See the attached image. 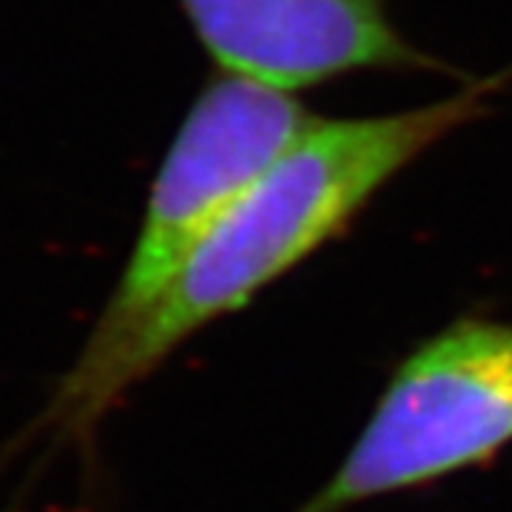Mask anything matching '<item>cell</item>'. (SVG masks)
Here are the masks:
<instances>
[{
	"instance_id": "cell-1",
	"label": "cell",
	"mask_w": 512,
	"mask_h": 512,
	"mask_svg": "<svg viewBox=\"0 0 512 512\" xmlns=\"http://www.w3.org/2000/svg\"><path fill=\"white\" fill-rule=\"evenodd\" d=\"M501 86L498 74L396 114L316 117L188 254L137 328L103 356H77L49 407L52 424L69 436L89 433L194 333L254 302L339 237L424 151L478 120Z\"/></svg>"
},
{
	"instance_id": "cell-2",
	"label": "cell",
	"mask_w": 512,
	"mask_h": 512,
	"mask_svg": "<svg viewBox=\"0 0 512 512\" xmlns=\"http://www.w3.org/2000/svg\"><path fill=\"white\" fill-rule=\"evenodd\" d=\"M512 444V322L458 319L404 356L339 467L293 512H350Z\"/></svg>"
},
{
	"instance_id": "cell-3",
	"label": "cell",
	"mask_w": 512,
	"mask_h": 512,
	"mask_svg": "<svg viewBox=\"0 0 512 512\" xmlns=\"http://www.w3.org/2000/svg\"><path fill=\"white\" fill-rule=\"evenodd\" d=\"M313 120L293 92L242 74L220 72L202 89L157 171L137 242L80 359L109 353L137 328L188 254Z\"/></svg>"
},
{
	"instance_id": "cell-4",
	"label": "cell",
	"mask_w": 512,
	"mask_h": 512,
	"mask_svg": "<svg viewBox=\"0 0 512 512\" xmlns=\"http://www.w3.org/2000/svg\"><path fill=\"white\" fill-rule=\"evenodd\" d=\"M220 72L296 92L350 72L430 69L387 0H180Z\"/></svg>"
}]
</instances>
